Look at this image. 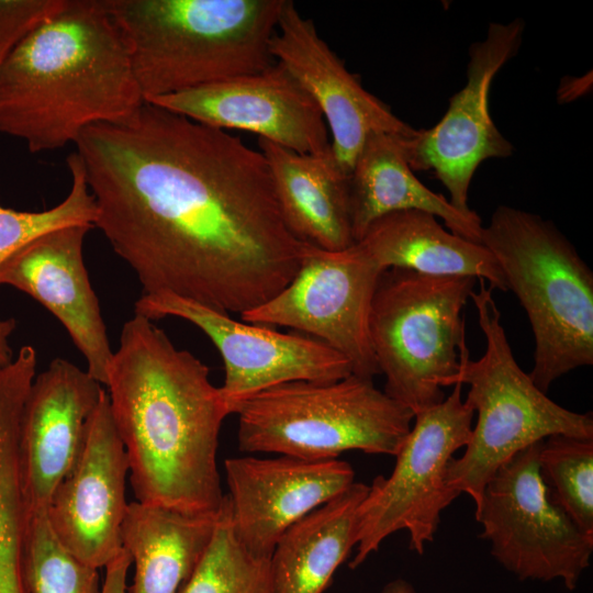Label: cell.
<instances>
[{
    "instance_id": "cell-16",
    "label": "cell",
    "mask_w": 593,
    "mask_h": 593,
    "mask_svg": "<svg viewBox=\"0 0 593 593\" xmlns=\"http://www.w3.org/2000/svg\"><path fill=\"white\" fill-rule=\"evenodd\" d=\"M127 475L126 452L104 391L89 421L80 456L54 491L46 510L61 545L98 570L123 550Z\"/></svg>"
},
{
    "instance_id": "cell-7",
    "label": "cell",
    "mask_w": 593,
    "mask_h": 593,
    "mask_svg": "<svg viewBox=\"0 0 593 593\" xmlns=\"http://www.w3.org/2000/svg\"><path fill=\"white\" fill-rule=\"evenodd\" d=\"M235 414L240 451L309 461L337 459L347 450L395 456L414 419L371 378L354 373L271 387L245 400Z\"/></svg>"
},
{
    "instance_id": "cell-20",
    "label": "cell",
    "mask_w": 593,
    "mask_h": 593,
    "mask_svg": "<svg viewBox=\"0 0 593 593\" xmlns=\"http://www.w3.org/2000/svg\"><path fill=\"white\" fill-rule=\"evenodd\" d=\"M283 220L300 240L337 251L355 244L349 186L332 153L299 154L258 138Z\"/></svg>"
},
{
    "instance_id": "cell-10",
    "label": "cell",
    "mask_w": 593,
    "mask_h": 593,
    "mask_svg": "<svg viewBox=\"0 0 593 593\" xmlns=\"http://www.w3.org/2000/svg\"><path fill=\"white\" fill-rule=\"evenodd\" d=\"M542 440L513 455L486 482L475 519L496 561L519 580H561L572 591L590 566L593 535L557 506L539 473Z\"/></svg>"
},
{
    "instance_id": "cell-23",
    "label": "cell",
    "mask_w": 593,
    "mask_h": 593,
    "mask_svg": "<svg viewBox=\"0 0 593 593\" xmlns=\"http://www.w3.org/2000/svg\"><path fill=\"white\" fill-rule=\"evenodd\" d=\"M217 515L128 503L122 545L134 574L127 593H178L202 558Z\"/></svg>"
},
{
    "instance_id": "cell-19",
    "label": "cell",
    "mask_w": 593,
    "mask_h": 593,
    "mask_svg": "<svg viewBox=\"0 0 593 593\" xmlns=\"http://www.w3.org/2000/svg\"><path fill=\"white\" fill-rule=\"evenodd\" d=\"M90 225L51 231L13 254L0 266V284L11 286L41 303L66 328L101 384L113 351L83 261Z\"/></svg>"
},
{
    "instance_id": "cell-14",
    "label": "cell",
    "mask_w": 593,
    "mask_h": 593,
    "mask_svg": "<svg viewBox=\"0 0 593 593\" xmlns=\"http://www.w3.org/2000/svg\"><path fill=\"white\" fill-rule=\"evenodd\" d=\"M145 102L217 130L255 133L299 154L322 156L331 152L318 107L279 63Z\"/></svg>"
},
{
    "instance_id": "cell-21",
    "label": "cell",
    "mask_w": 593,
    "mask_h": 593,
    "mask_svg": "<svg viewBox=\"0 0 593 593\" xmlns=\"http://www.w3.org/2000/svg\"><path fill=\"white\" fill-rule=\"evenodd\" d=\"M405 138L390 133H373L355 160L348 178L355 243L374 221L404 210L428 212L440 217L451 233L480 243L483 226L480 216L461 213L443 194L418 180L406 158Z\"/></svg>"
},
{
    "instance_id": "cell-24",
    "label": "cell",
    "mask_w": 593,
    "mask_h": 593,
    "mask_svg": "<svg viewBox=\"0 0 593 593\" xmlns=\"http://www.w3.org/2000/svg\"><path fill=\"white\" fill-rule=\"evenodd\" d=\"M369 485L354 482L291 525L269 558L273 593H323L356 545L358 510Z\"/></svg>"
},
{
    "instance_id": "cell-26",
    "label": "cell",
    "mask_w": 593,
    "mask_h": 593,
    "mask_svg": "<svg viewBox=\"0 0 593 593\" xmlns=\"http://www.w3.org/2000/svg\"><path fill=\"white\" fill-rule=\"evenodd\" d=\"M178 593H273L269 558L250 553L237 539L226 495L212 538Z\"/></svg>"
},
{
    "instance_id": "cell-29",
    "label": "cell",
    "mask_w": 593,
    "mask_h": 593,
    "mask_svg": "<svg viewBox=\"0 0 593 593\" xmlns=\"http://www.w3.org/2000/svg\"><path fill=\"white\" fill-rule=\"evenodd\" d=\"M66 0H0V46L11 49L41 22L59 11Z\"/></svg>"
},
{
    "instance_id": "cell-15",
    "label": "cell",
    "mask_w": 593,
    "mask_h": 593,
    "mask_svg": "<svg viewBox=\"0 0 593 593\" xmlns=\"http://www.w3.org/2000/svg\"><path fill=\"white\" fill-rule=\"evenodd\" d=\"M269 49L318 107L332 133L331 153L346 176L369 135L416 133L362 87L291 0H284Z\"/></svg>"
},
{
    "instance_id": "cell-28",
    "label": "cell",
    "mask_w": 593,
    "mask_h": 593,
    "mask_svg": "<svg viewBox=\"0 0 593 593\" xmlns=\"http://www.w3.org/2000/svg\"><path fill=\"white\" fill-rule=\"evenodd\" d=\"M71 178L68 194L57 205L38 212L18 211L0 205V266L35 238L60 227H94L97 205L86 181L77 152L67 157Z\"/></svg>"
},
{
    "instance_id": "cell-34",
    "label": "cell",
    "mask_w": 593,
    "mask_h": 593,
    "mask_svg": "<svg viewBox=\"0 0 593 593\" xmlns=\"http://www.w3.org/2000/svg\"><path fill=\"white\" fill-rule=\"evenodd\" d=\"M9 51H10L9 48L0 46V63L5 57V55L9 53Z\"/></svg>"
},
{
    "instance_id": "cell-25",
    "label": "cell",
    "mask_w": 593,
    "mask_h": 593,
    "mask_svg": "<svg viewBox=\"0 0 593 593\" xmlns=\"http://www.w3.org/2000/svg\"><path fill=\"white\" fill-rule=\"evenodd\" d=\"M23 593H101L99 570L68 551L46 511H24L21 553Z\"/></svg>"
},
{
    "instance_id": "cell-22",
    "label": "cell",
    "mask_w": 593,
    "mask_h": 593,
    "mask_svg": "<svg viewBox=\"0 0 593 593\" xmlns=\"http://www.w3.org/2000/svg\"><path fill=\"white\" fill-rule=\"evenodd\" d=\"M356 244L383 271L401 268L429 276H467L507 291L496 259L483 244L446 231L435 215L422 210L378 219Z\"/></svg>"
},
{
    "instance_id": "cell-27",
    "label": "cell",
    "mask_w": 593,
    "mask_h": 593,
    "mask_svg": "<svg viewBox=\"0 0 593 593\" xmlns=\"http://www.w3.org/2000/svg\"><path fill=\"white\" fill-rule=\"evenodd\" d=\"M538 461L550 500L582 532L593 535V438L548 436Z\"/></svg>"
},
{
    "instance_id": "cell-33",
    "label": "cell",
    "mask_w": 593,
    "mask_h": 593,
    "mask_svg": "<svg viewBox=\"0 0 593 593\" xmlns=\"http://www.w3.org/2000/svg\"><path fill=\"white\" fill-rule=\"evenodd\" d=\"M381 593H416L413 585L404 579H394L388 582Z\"/></svg>"
},
{
    "instance_id": "cell-1",
    "label": "cell",
    "mask_w": 593,
    "mask_h": 593,
    "mask_svg": "<svg viewBox=\"0 0 593 593\" xmlns=\"http://www.w3.org/2000/svg\"><path fill=\"white\" fill-rule=\"evenodd\" d=\"M98 227L143 294L239 315L277 295L307 243L287 226L260 150L158 105L76 142Z\"/></svg>"
},
{
    "instance_id": "cell-32",
    "label": "cell",
    "mask_w": 593,
    "mask_h": 593,
    "mask_svg": "<svg viewBox=\"0 0 593 593\" xmlns=\"http://www.w3.org/2000/svg\"><path fill=\"white\" fill-rule=\"evenodd\" d=\"M0 593H23L19 573L10 569L0 568Z\"/></svg>"
},
{
    "instance_id": "cell-9",
    "label": "cell",
    "mask_w": 593,
    "mask_h": 593,
    "mask_svg": "<svg viewBox=\"0 0 593 593\" xmlns=\"http://www.w3.org/2000/svg\"><path fill=\"white\" fill-rule=\"evenodd\" d=\"M461 391L462 384L456 383L440 403L414 415L393 471L369 485L358 510L351 569L395 532L407 530L410 549L418 555L434 540L441 512L460 495L446 481L449 461L467 446L472 430L474 411Z\"/></svg>"
},
{
    "instance_id": "cell-5",
    "label": "cell",
    "mask_w": 593,
    "mask_h": 593,
    "mask_svg": "<svg viewBox=\"0 0 593 593\" xmlns=\"http://www.w3.org/2000/svg\"><path fill=\"white\" fill-rule=\"evenodd\" d=\"M480 243L528 316L535 385L547 393L560 377L592 366L593 272L572 243L551 221L507 205L482 226Z\"/></svg>"
},
{
    "instance_id": "cell-4",
    "label": "cell",
    "mask_w": 593,
    "mask_h": 593,
    "mask_svg": "<svg viewBox=\"0 0 593 593\" xmlns=\"http://www.w3.org/2000/svg\"><path fill=\"white\" fill-rule=\"evenodd\" d=\"M284 0H105L144 100L265 70Z\"/></svg>"
},
{
    "instance_id": "cell-3",
    "label": "cell",
    "mask_w": 593,
    "mask_h": 593,
    "mask_svg": "<svg viewBox=\"0 0 593 593\" xmlns=\"http://www.w3.org/2000/svg\"><path fill=\"white\" fill-rule=\"evenodd\" d=\"M144 102L105 0H66L0 63V133L31 153L76 144L89 126L121 123Z\"/></svg>"
},
{
    "instance_id": "cell-8",
    "label": "cell",
    "mask_w": 593,
    "mask_h": 593,
    "mask_svg": "<svg viewBox=\"0 0 593 593\" xmlns=\"http://www.w3.org/2000/svg\"><path fill=\"white\" fill-rule=\"evenodd\" d=\"M475 278L389 268L371 302L369 334L384 392L414 415L440 403L466 343L462 314Z\"/></svg>"
},
{
    "instance_id": "cell-18",
    "label": "cell",
    "mask_w": 593,
    "mask_h": 593,
    "mask_svg": "<svg viewBox=\"0 0 593 593\" xmlns=\"http://www.w3.org/2000/svg\"><path fill=\"white\" fill-rule=\"evenodd\" d=\"M232 527L253 555L270 558L282 534L355 481L344 460L309 461L288 456L225 460Z\"/></svg>"
},
{
    "instance_id": "cell-6",
    "label": "cell",
    "mask_w": 593,
    "mask_h": 593,
    "mask_svg": "<svg viewBox=\"0 0 593 593\" xmlns=\"http://www.w3.org/2000/svg\"><path fill=\"white\" fill-rule=\"evenodd\" d=\"M479 279L473 301L485 337V351L469 358L467 344L459 349V369L448 385L469 384L466 402L478 413L466 450L449 461L446 481L467 493L477 507L486 482L513 455L551 435L593 438L592 413L562 407L539 390L516 362L501 323L493 289Z\"/></svg>"
},
{
    "instance_id": "cell-11",
    "label": "cell",
    "mask_w": 593,
    "mask_h": 593,
    "mask_svg": "<svg viewBox=\"0 0 593 593\" xmlns=\"http://www.w3.org/2000/svg\"><path fill=\"white\" fill-rule=\"evenodd\" d=\"M383 272L358 244L337 251L307 245L293 279L244 322L314 336L345 357L354 374H380L369 334L372 298Z\"/></svg>"
},
{
    "instance_id": "cell-13",
    "label": "cell",
    "mask_w": 593,
    "mask_h": 593,
    "mask_svg": "<svg viewBox=\"0 0 593 593\" xmlns=\"http://www.w3.org/2000/svg\"><path fill=\"white\" fill-rule=\"evenodd\" d=\"M524 27L521 19L490 23L485 40L469 49L467 82L449 99L444 116L404 139L412 170H433L448 190L451 205L463 214L475 213L469 208L468 191L479 165L513 153L490 115L489 91L497 71L517 54Z\"/></svg>"
},
{
    "instance_id": "cell-31",
    "label": "cell",
    "mask_w": 593,
    "mask_h": 593,
    "mask_svg": "<svg viewBox=\"0 0 593 593\" xmlns=\"http://www.w3.org/2000/svg\"><path fill=\"white\" fill-rule=\"evenodd\" d=\"M15 327L16 322L14 318H0V368L7 367L14 359L9 345V337Z\"/></svg>"
},
{
    "instance_id": "cell-17",
    "label": "cell",
    "mask_w": 593,
    "mask_h": 593,
    "mask_svg": "<svg viewBox=\"0 0 593 593\" xmlns=\"http://www.w3.org/2000/svg\"><path fill=\"white\" fill-rule=\"evenodd\" d=\"M104 389L88 371L56 358L35 376L19 426L18 461L24 511H46L75 467Z\"/></svg>"
},
{
    "instance_id": "cell-12",
    "label": "cell",
    "mask_w": 593,
    "mask_h": 593,
    "mask_svg": "<svg viewBox=\"0 0 593 593\" xmlns=\"http://www.w3.org/2000/svg\"><path fill=\"white\" fill-rule=\"evenodd\" d=\"M135 314L152 321L179 317L211 339L224 363L220 390L231 414L245 400L271 387L300 380L335 381L353 373L345 357L316 338L238 322L169 292L143 294L135 302Z\"/></svg>"
},
{
    "instance_id": "cell-30",
    "label": "cell",
    "mask_w": 593,
    "mask_h": 593,
    "mask_svg": "<svg viewBox=\"0 0 593 593\" xmlns=\"http://www.w3.org/2000/svg\"><path fill=\"white\" fill-rule=\"evenodd\" d=\"M131 566V557L123 549L105 566L101 593H127V573Z\"/></svg>"
},
{
    "instance_id": "cell-2",
    "label": "cell",
    "mask_w": 593,
    "mask_h": 593,
    "mask_svg": "<svg viewBox=\"0 0 593 593\" xmlns=\"http://www.w3.org/2000/svg\"><path fill=\"white\" fill-rule=\"evenodd\" d=\"M104 385L135 501L189 514L219 513L225 500L219 436L231 412L210 381L209 367L135 314L122 327Z\"/></svg>"
}]
</instances>
